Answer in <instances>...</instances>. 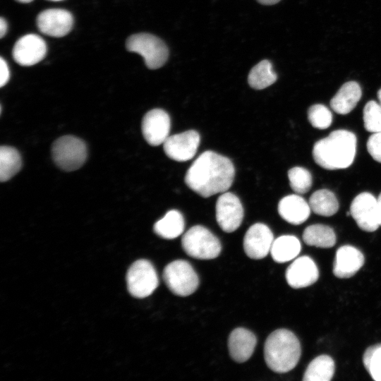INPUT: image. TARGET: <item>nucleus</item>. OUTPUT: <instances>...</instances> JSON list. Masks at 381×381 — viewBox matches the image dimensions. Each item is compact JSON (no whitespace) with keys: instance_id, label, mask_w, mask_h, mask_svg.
<instances>
[{"instance_id":"16","label":"nucleus","mask_w":381,"mask_h":381,"mask_svg":"<svg viewBox=\"0 0 381 381\" xmlns=\"http://www.w3.org/2000/svg\"><path fill=\"white\" fill-rule=\"evenodd\" d=\"M319 277L315 262L308 256H301L287 267L286 279L290 286L300 289L314 284Z\"/></svg>"},{"instance_id":"25","label":"nucleus","mask_w":381,"mask_h":381,"mask_svg":"<svg viewBox=\"0 0 381 381\" xmlns=\"http://www.w3.org/2000/svg\"><path fill=\"white\" fill-rule=\"evenodd\" d=\"M311 210L320 216L330 217L339 209V203L334 194L329 190L321 189L314 192L309 199Z\"/></svg>"},{"instance_id":"3","label":"nucleus","mask_w":381,"mask_h":381,"mask_svg":"<svg viewBox=\"0 0 381 381\" xmlns=\"http://www.w3.org/2000/svg\"><path fill=\"white\" fill-rule=\"evenodd\" d=\"M301 353L300 342L296 335L286 329H279L267 338L264 357L267 365L274 372L284 373L298 363Z\"/></svg>"},{"instance_id":"13","label":"nucleus","mask_w":381,"mask_h":381,"mask_svg":"<svg viewBox=\"0 0 381 381\" xmlns=\"http://www.w3.org/2000/svg\"><path fill=\"white\" fill-rule=\"evenodd\" d=\"M274 240L273 234L267 225L256 223L247 230L244 236V251L250 258H264L270 252Z\"/></svg>"},{"instance_id":"32","label":"nucleus","mask_w":381,"mask_h":381,"mask_svg":"<svg viewBox=\"0 0 381 381\" xmlns=\"http://www.w3.org/2000/svg\"><path fill=\"white\" fill-rule=\"evenodd\" d=\"M367 150L376 162L381 163V132L373 133L369 137Z\"/></svg>"},{"instance_id":"11","label":"nucleus","mask_w":381,"mask_h":381,"mask_svg":"<svg viewBox=\"0 0 381 381\" xmlns=\"http://www.w3.org/2000/svg\"><path fill=\"white\" fill-rule=\"evenodd\" d=\"M200 138L194 130L169 136L163 143L165 154L170 159L177 162L191 159L198 150Z\"/></svg>"},{"instance_id":"38","label":"nucleus","mask_w":381,"mask_h":381,"mask_svg":"<svg viewBox=\"0 0 381 381\" xmlns=\"http://www.w3.org/2000/svg\"><path fill=\"white\" fill-rule=\"evenodd\" d=\"M20 3H30L31 1H32L33 0H16Z\"/></svg>"},{"instance_id":"23","label":"nucleus","mask_w":381,"mask_h":381,"mask_svg":"<svg viewBox=\"0 0 381 381\" xmlns=\"http://www.w3.org/2000/svg\"><path fill=\"white\" fill-rule=\"evenodd\" d=\"M303 240L308 246L327 248L336 243V235L329 226L313 224L303 231Z\"/></svg>"},{"instance_id":"28","label":"nucleus","mask_w":381,"mask_h":381,"mask_svg":"<svg viewBox=\"0 0 381 381\" xmlns=\"http://www.w3.org/2000/svg\"><path fill=\"white\" fill-rule=\"evenodd\" d=\"M291 189L298 194L307 193L312 186V176L305 168L295 167L288 171Z\"/></svg>"},{"instance_id":"37","label":"nucleus","mask_w":381,"mask_h":381,"mask_svg":"<svg viewBox=\"0 0 381 381\" xmlns=\"http://www.w3.org/2000/svg\"><path fill=\"white\" fill-rule=\"evenodd\" d=\"M377 97L380 103L381 104V88L377 92Z\"/></svg>"},{"instance_id":"5","label":"nucleus","mask_w":381,"mask_h":381,"mask_svg":"<svg viewBox=\"0 0 381 381\" xmlns=\"http://www.w3.org/2000/svg\"><path fill=\"white\" fill-rule=\"evenodd\" d=\"M127 50L141 55L150 69L161 68L167 61L169 50L159 37L149 33H138L130 36L126 42Z\"/></svg>"},{"instance_id":"4","label":"nucleus","mask_w":381,"mask_h":381,"mask_svg":"<svg viewBox=\"0 0 381 381\" xmlns=\"http://www.w3.org/2000/svg\"><path fill=\"white\" fill-rule=\"evenodd\" d=\"M181 245L189 256L200 260L217 258L222 250L220 241L206 227L196 225L190 228L182 236Z\"/></svg>"},{"instance_id":"21","label":"nucleus","mask_w":381,"mask_h":381,"mask_svg":"<svg viewBox=\"0 0 381 381\" xmlns=\"http://www.w3.org/2000/svg\"><path fill=\"white\" fill-rule=\"evenodd\" d=\"M184 226L182 214L176 210H171L155 224L153 229L157 235L163 238L174 239L183 233Z\"/></svg>"},{"instance_id":"1","label":"nucleus","mask_w":381,"mask_h":381,"mask_svg":"<svg viewBox=\"0 0 381 381\" xmlns=\"http://www.w3.org/2000/svg\"><path fill=\"white\" fill-rule=\"evenodd\" d=\"M235 169L232 162L212 151L202 153L185 176L186 184L203 198L226 192L232 185Z\"/></svg>"},{"instance_id":"8","label":"nucleus","mask_w":381,"mask_h":381,"mask_svg":"<svg viewBox=\"0 0 381 381\" xmlns=\"http://www.w3.org/2000/svg\"><path fill=\"white\" fill-rule=\"evenodd\" d=\"M128 292L135 298H145L153 293L159 284V279L153 265L141 259L133 262L126 274Z\"/></svg>"},{"instance_id":"20","label":"nucleus","mask_w":381,"mask_h":381,"mask_svg":"<svg viewBox=\"0 0 381 381\" xmlns=\"http://www.w3.org/2000/svg\"><path fill=\"white\" fill-rule=\"evenodd\" d=\"M361 95V89L358 83L346 82L332 98L331 108L337 114H347L355 108Z\"/></svg>"},{"instance_id":"34","label":"nucleus","mask_w":381,"mask_h":381,"mask_svg":"<svg viewBox=\"0 0 381 381\" xmlns=\"http://www.w3.org/2000/svg\"><path fill=\"white\" fill-rule=\"evenodd\" d=\"M6 30H7V23L3 18H1L0 19V37H3L4 36V35L6 32Z\"/></svg>"},{"instance_id":"17","label":"nucleus","mask_w":381,"mask_h":381,"mask_svg":"<svg viewBox=\"0 0 381 381\" xmlns=\"http://www.w3.org/2000/svg\"><path fill=\"white\" fill-rule=\"evenodd\" d=\"M364 256L356 248L346 245L337 251L333 265L334 274L341 279L353 276L363 265Z\"/></svg>"},{"instance_id":"18","label":"nucleus","mask_w":381,"mask_h":381,"mask_svg":"<svg viewBox=\"0 0 381 381\" xmlns=\"http://www.w3.org/2000/svg\"><path fill=\"white\" fill-rule=\"evenodd\" d=\"M257 339L250 330L238 327L234 329L228 339V348L231 357L238 363L248 361L256 346Z\"/></svg>"},{"instance_id":"14","label":"nucleus","mask_w":381,"mask_h":381,"mask_svg":"<svg viewBox=\"0 0 381 381\" xmlns=\"http://www.w3.org/2000/svg\"><path fill=\"white\" fill-rule=\"evenodd\" d=\"M37 25L43 34L60 37L65 36L71 30L73 18L71 13L66 10L49 8L39 13L37 17Z\"/></svg>"},{"instance_id":"27","label":"nucleus","mask_w":381,"mask_h":381,"mask_svg":"<svg viewBox=\"0 0 381 381\" xmlns=\"http://www.w3.org/2000/svg\"><path fill=\"white\" fill-rule=\"evenodd\" d=\"M22 166L21 157L13 147L3 145L0 148V180L6 181L16 174Z\"/></svg>"},{"instance_id":"30","label":"nucleus","mask_w":381,"mask_h":381,"mask_svg":"<svg viewBox=\"0 0 381 381\" xmlns=\"http://www.w3.org/2000/svg\"><path fill=\"white\" fill-rule=\"evenodd\" d=\"M363 122L365 130L371 133L381 132V104L369 101L363 109Z\"/></svg>"},{"instance_id":"35","label":"nucleus","mask_w":381,"mask_h":381,"mask_svg":"<svg viewBox=\"0 0 381 381\" xmlns=\"http://www.w3.org/2000/svg\"><path fill=\"white\" fill-rule=\"evenodd\" d=\"M257 1L260 4H263V5H273L278 3L281 0H257Z\"/></svg>"},{"instance_id":"26","label":"nucleus","mask_w":381,"mask_h":381,"mask_svg":"<svg viewBox=\"0 0 381 381\" xmlns=\"http://www.w3.org/2000/svg\"><path fill=\"white\" fill-rule=\"evenodd\" d=\"M277 79V74L272 69V65L268 60H262L250 70L248 82L255 90H262L272 85Z\"/></svg>"},{"instance_id":"22","label":"nucleus","mask_w":381,"mask_h":381,"mask_svg":"<svg viewBox=\"0 0 381 381\" xmlns=\"http://www.w3.org/2000/svg\"><path fill=\"white\" fill-rule=\"evenodd\" d=\"M301 249V243L296 236L284 235L274 240L270 253L275 262L282 263L294 260Z\"/></svg>"},{"instance_id":"15","label":"nucleus","mask_w":381,"mask_h":381,"mask_svg":"<svg viewBox=\"0 0 381 381\" xmlns=\"http://www.w3.org/2000/svg\"><path fill=\"white\" fill-rule=\"evenodd\" d=\"M47 45L37 35L28 34L20 37L13 49L16 62L21 66H30L42 61L46 56Z\"/></svg>"},{"instance_id":"33","label":"nucleus","mask_w":381,"mask_h":381,"mask_svg":"<svg viewBox=\"0 0 381 381\" xmlns=\"http://www.w3.org/2000/svg\"><path fill=\"white\" fill-rule=\"evenodd\" d=\"M10 78L9 68L6 61L1 57L0 59V86L5 85Z\"/></svg>"},{"instance_id":"10","label":"nucleus","mask_w":381,"mask_h":381,"mask_svg":"<svg viewBox=\"0 0 381 381\" xmlns=\"http://www.w3.org/2000/svg\"><path fill=\"white\" fill-rule=\"evenodd\" d=\"M215 210L217 222L224 231L231 233L240 226L243 219V208L235 194L223 193L217 198Z\"/></svg>"},{"instance_id":"19","label":"nucleus","mask_w":381,"mask_h":381,"mask_svg":"<svg viewBox=\"0 0 381 381\" xmlns=\"http://www.w3.org/2000/svg\"><path fill=\"white\" fill-rule=\"evenodd\" d=\"M309 203L298 195L292 194L283 198L278 205L281 217L292 224H301L310 214Z\"/></svg>"},{"instance_id":"31","label":"nucleus","mask_w":381,"mask_h":381,"mask_svg":"<svg viewBox=\"0 0 381 381\" xmlns=\"http://www.w3.org/2000/svg\"><path fill=\"white\" fill-rule=\"evenodd\" d=\"M308 118L310 124L318 129L328 128L332 121L331 111L327 107L321 104H314L309 108Z\"/></svg>"},{"instance_id":"24","label":"nucleus","mask_w":381,"mask_h":381,"mask_svg":"<svg viewBox=\"0 0 381 381\" xmlns=\"http://www.w3.org/2000/svg\"><path fill=\"white\" fill-rule=\"evenodd\" d=\"M334 373V363L327 355L315 358L308 365L303 375L304 381H329Z\"/></svg>"},{"instance_id":"12","label":"nucleus","mask_w":381,"mask_h":381,"mask_svg":"<svg viewBox=\"0 0 381 381\" xmlns=\"http://www.w3.org/2000/svg\"><path fill=\"white\" fill-rule=\"evenodd\" d=\"M171 121L163 109H154L147 112L142 121V132L145 140L152 146L163 144L169 137Z\"/></svg>"},{"instance_id":"6","label":"nucleus","mask_w":381,"mask_h":381,"mask_svg":"<svg viewBox=\"0 0 381 381\" xmlns=\"http://www.w3.org/2000/svg\"><path fill=\"white\" fill-rule=\"evenodd\" d=\"M55 164L61 169L71 171L81 167L87 158V147L81 139L64 135L54 141L52 148Z\"/></svg>"},{"instance_id":"39","label":"nucleus","mask_w":381,"mask_h":381,"mask_svg":"<svg viewBox=\"0 0 381 381\" xmlns=\"http://www.w3.org/2000/svg\"><path fill=\"white\" fill-rule=\"evenodd\" d=\"M49 1H63V0H49Z\"/></svg>"},{"instance_id":"29","label":"nucleus","mask_w":381,"mask_h":381,"mask_svg":"<svg viewBox=\"0 0 381 381\" xmlns=\"http://www.w3.org/2000/svg\"><path fill=\"white\" fill-rule=\"evenodd\" d=\"M363 362L371 377L381 381V344L368 348L363 354Z\"/></svg>"},{"instance_id":"36","label":"nucleus","mask_w":381,"mask_h":381,"mask_svg":"<svg viewBox=\"0 0 381 381\" xmlns=\"http://www.w3.org/2000/svg\"><path fill=\"white\" fill-rule=\"evenodd\" d=\"M377 208H378L380 225L381 226V193L380 194L379 197L377 198Z\"/></svg>"},{"instance_id":"9","label":"nucleus","mask_w":381,"mask_h":381,"mask_svg":"<svg viewBox=\"0 0 381 381\" xmlns=\"http://www.w3.org/2000/svg\"><path fill=\"white\" fill-rule=\"evenodd\" d=\"M350 214L365 231L373 232L380 226L377 199L370 193H361L354 198Z\"/></svg>"},{"instance_id":"2","label":"nucleus","mask_w":381,"mask_h":381,"mask_svg":"<svg viewBox=\"0 0 381 381\" xmlns=\"http://www.w3.org/2000/svg\"><path fill=\"white\" fill-rule=\"evenodd\" d=\"M356 152V135L349 131L337 130L315 143L313 157L320 167L336 170L351 166Z\"/></svg>"},{"instance_id":"7","label":"nucleus","mask_w":381,"mask_h":381,"mask_svg":"<svg viewBox=\"0 0 381 381\" xmlns=\"http://www.w3.org/2000/svg\"><path fill=\"white\" fill-rule=\"evenodd\" d=\"M163 279L169 289L179 296L192 294L199 285L197 273L191 265L183 260L169 263L164 269Z\"/></svg>"}]
</instances>
